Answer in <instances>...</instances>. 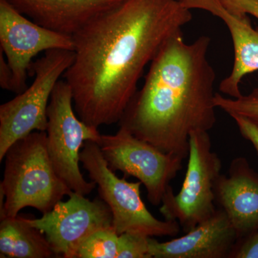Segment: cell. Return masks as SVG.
Here are the masks:
<instances>
[{
    "label": "cell",
    "instance_id": "cell-20",
    "mask_svg": "<svg viewBox=\"0 0 258 258\" xmlns=\"http://www.w3.org/2000/svg\"><path fill=\"white\" fill-rule=\"evenodd\" d=\"M224 7L234 14L248 15L258 20V0H220Z\"/></svg>",
    "mask_w": 258,
    "mask_h": 258
},
{
    "label": "cell",
    "instance_id": "cell-4",
    "mask_svg": "<svg viewBox=\"0 0 258 258\" xmlns=\"http://www.w3.org/2000/svg\"><path fill=\"white\" fill-rule=\"evenodd\" d=\"M80 160L91 181L98 186L100 198L111 210L112 226L118 235L135 232L149 237H173L179 234V222L158 220L148 210L141 197V181L129 182L115 175L98 143L85 142Z\"/></svg>",
    "mask_w": 258,
    "mask_h": 258
},
{
    "label": "cell",
    "instance_id": "cell-18",
    "mask_svg": "<svg viewBox=\"0 0 258 258\" xmlns=\"http://www.w3.org/2000/svg\"><path fill=\"white\" fill-rule=\"evenodd\" d=\"M149 236L135 232H124L118 235L116 258H151Z\"/></svg>",
    "mask_w": 258,
    "mask_h": 258
},
{
    "label": "cell",
    "instance_id": "cell-1",
    "mask_svg": "<svg viewBox=\"0 0 258 258\" xmlns=\"http://www.w3.org/2000/svg\"><path fill=\"white\" fill-rule=\"evenodd\" d=\"M191 20L179 0H123L75 34L62 77L78 116L97 128L119 123L148 64Z\"/></svg>",
    "mask_w": 258,
    "mask_h": 258
},
{
    "label": "cell",
    "instance_id": "cell-13",
    "mask_svg": "<svg viewBox=\"0 0 258 258\" xmlns=\"http://www.w3.org/2000/svg\"><path fill=\"white\" fill-rule=\"evenodd\" d=\"M237 236L221 209L184 236L166 242L149 237L151 258H229Z\"/></svg>",
    "mask_w": 258,
    "mask_h": 258
},
{
    "label": "cell",
    "instance_id": "cell-16",
    "mask_svg": "<svg viewBox=\"0 0 258 258\" xmlns=\"http://www.w3.org/2000/svg\"><path fill=\"white\" fill-rule=\"evenodd\" d=\"M118 235L113 226L95 231L83 241L76 258H116Z\"/></svg>",
    "mask_w": 258,
    "mask_h": 258
},
{
    "label": "cell",
    "instance_id": "cell-5",
    "mask_svg": "<svg viewBox=\"0 0 258 258\" xmlns=\"http://www.w3.org/2000/svg\"><path fill=\"white\" fill-rule=\"evenodd\" d=\"M74 52L52 50L32 62L29 87L0 106V161L19 139L34 132H46L47 108L56 84L71 67Z\"/></svg>",
    "mask_w": 258,
    "mask_h": 258
},
{
    "label": "cell",
    "instance_id": "cell-9",
    "mask_svg": "<svg viewBox=\"0 0 258 258\" xmlns=\"http://www.w3.org/2000/svg\"><path fill=\"white\" fill-rule=\"evenodd\" d=\"M72 36L52 31L20 13L7 0H0V50L13 71V91L26 89L32 59L52 50L74 51Z\"/></svg>",
    "mask_w": 258,
    "mask_h": 258
},
{
    "label": "cell",
    "instance_id": "cell-17",
    "mask_svg": "<svg viewBox=\"0 0 258 258\" xmlns=\"http://www.w3.org/2000/svg\"><path fill=\"white\" fill-rule=\"evenodd\" d=\"M215 106L230 115L242 117L258 127V86L248 94L237 98L225 97L216 93L215 97Z\"/></svg>",
    "mask_w": 258,
    "mask_h": 258
},
{
    "label": "cell",
    "instance_id": "cell-22",
    "mask_svg": "<svg viewBox=\"0 0 258 258\" xmlns=\"http://www.w3.org/2000/svg\"><path fill=\"white\" fill-rule=\"evenodd\" d=\"M0 86L3 90L13 91V71L2 50H0Z\"/></svg>",
    "mask_w": 258,
    "mask_h": 258
},
{
    "label": "cell",
    "instance_id": "cell-7",
    "mask_svg": "<svg viewBox=\"0 0 258 258\" xmlns=\"http://www.w3.org/2000/svg\"><path fill=\"white\" fill-rule=\"evenodd\" d=\"M71 88L64 80L56 84L47 108V148L55 172L75 192L89 195L96 183L83 177L79 163L85 142L98 143L101 134L87 124L75 111Z\"/></svg>",
    "mask_w": 258,
    "mask_h": 258
},
{
    "label": "cell",
    "instance_id": "cell-15",
    "mask_svg": "<svg viewBox=\"0 0 258 258\" xmlns=\"http://www.w3.org/2000/svg\"><path fill=\"white\" fill-rule=\"evenodd\" d=\"M0 223V257H57L45 235L26 217H5Z\"/></svg>",
    "mask_w": 258,
    "mask_h": 258
},
{
    "label": "cell",
    "instance_id": "cell-14",
    "mask_svg": "<svg viewBox=\"0 0 258 258\" xmlns=\"http://www.w3.org/2000/svg\"><path fill=\"white\" fill-rule=\"evenodd\" d=\"M20 13L52 31L74 36L123 0H7Z\"/></svg>",
    "mask_w": 258,
    "mask_h": 258
},
{
    "label": "cell",
    "instance_id": "cell-10",
    "mask_svg": "<svg viewBox=\"0 0 258 258\" xmlns=\"http://www.w3.org/2000/svg\"><path fill=\"white\" fill-rule=\"evenodd\" d=\"M66 202H59L40 218L27 222L45 235L57 257L76 258L83 240L95 231L111 227V210L101 198L90 200L71 191Z\"/></svg>",
    "mask_w": 258,
    "mask_h": 258
},
{
    "label": "cell",
    "instance_id": "cell-12",
    "mask_svg": "<svg viewBox=\"0 0 258 258\" xmlns=\"http://www.w3.org/2000/svg\"><path fill=\"white\" fill-rule=\"evenodd\" d=\"M190 10H202L217 17L225 24L232 38L234 62L232 71L220 85L222 94L230 98L242 96L240 84L248 74L258 71V28H254L248 15L234 14L220 0H179Z\"/></svg>",
    "mask_w": 258,
    "mask_h": 258
},
{
    "label": "cell",
    "instance_id": "cell-2",
    "mask_svg": "<svg viewBox=\"0 0 258 258\" xmlns=\"http://www.w3.org/2000/svg\"><path fill=\"white\" fill-rule=\"evenodd\" d=\"M210 44L207 35L186 43L182 31L169 37L149 64L119 126L161 152L187 159L190 134L209 132L217 121Z\"/></svg>",
    "mask_w": 258,
    "mask_h": 258
},
{
    "label": "cell",
    "instance_id": "cell-6",
    "mask_svg": "<svg viewBox=\"0 0 258 258\" xmlns=\"http://www.w3.org/2000/svg\"><path fill=\"white\" fill-rule=\"evenodd\" d=\"M187 169L179 192L166 190L159 212L164 220L179 222L184 232L211 217L215 208V186L221 175L222 161L212 150L209 132L198 131L189 136Z\"/></svg>",
    "mask_w": 258,
    "mask_h": 258
},
{
    "label": "cell",
    "instance_id": "cell-8",
    "mask_svg": "<svg viewBox=\"0 0 258 258\" xmlns=\"http://www.w3.org/2000/svg\"><path fill=\"white\" fill-rule=\"evenodd\" d=\"M108 166L125 177L134 176L145 186L152 205H161L170 182L182 169L184 159L161 152L124 127L113 135H101L98 143Z\"/></svg>",
    "mask_w": 258,
    "mask_h": 258
},
{
    "label": "cell",
    "instance_id": "cell-21",
    "mask_svg": "<svg viewBox=\"0 0 258 258\" xmlns=\"http://www.w3.org/2000/svg\"><path fill=\"white\" fill-rule=\"evenodd\" d=\"M232 118L235 120L242 137L252 144L258 154V127L242 117L235 116Z\"/></svg>",
    "mask_w": 258,
    "mask_h": 258
},
{
    "label": "cell",
    "instance_id": "cell-11",
    "mask_svg": "<svg viewBox=\"0 0 258 258\" xmlns=\"http://www.w3.org/2000/svg\"><path fill=\"white\" fill-rule=\"evenodd\" d=\"M215 204L223 210L242 240L258 229V172L244 157L231 161L228 174L215 186Z\"/></svg>",
    "mask_w": 258,
    "mask_h": 258
},
{
    "label": "cell",
    "instance_id": "cell-3",
    "mask_svg": "<svg viewBox=\"0 0 258 258\" xmlns=\"http://www.w3.org/2000/svg\"><path fill=\"white\" fill-rule=\"evenodd\" d=\"M5 158L0 191L5 199L0 220L17 217L28 207L43 215L72 191L54 169L47 152L46 132H32L19 139Z\"/></svg>",
    "mask_w": 258,
    "mask_h": 258
},
{
    "label": "cell",
    "instance_id": "cell-19",
    "mask_svg": "<svg viewBox=\"0 0 258 258\" xmlns=\"http://www.w3.org/2000/svg\"><path fill=\"white\" fill-rule=\"evenodd\" d=\"M229 258H258V229L237 241Z\"/></svg>",
    "mask_w": 258,
    "mask_h": 258
}]
</instances>
